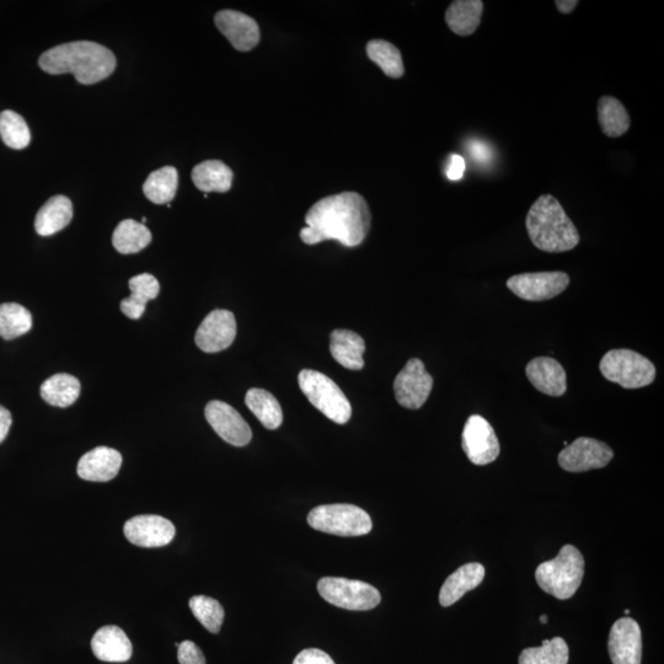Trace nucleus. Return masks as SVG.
<instances>
[{
	"label": "nucleus",
	"mask_w": 664,
	"mask_h": 664,
	"mask_svg": "<svg viewBox=\"0 0 664 664\" xmlns=\"http://www.w3.org/2000/svg\"><path fill=\"white\" fill-rule=\"evenodd\" d=\"M301 239L307 245L337 240L347 248L361 245L372 226L368 203L357 192H341L323 198L305 216Z\"/></svg>",
	"instance_id": "obj_1"
},
{
	"label": "nucleus",
	"mask_w": 664,
	"mask_h": 664,
	"mask_svg": "<svg viewBox=\"0 0 664 664\" xmlns=\"http://www.w3.org/2000/svg\"><path fill=\"white\" fill-rule=\"evenodd\" d=\"M42 71L60 76L71 73L80 84L91 85L109 78L116 57L109 48L90 41L69 42L48 50L39 60Z\"/></svg>",
	"instance_id": "obj_2"
},
{
	"label": "nucleus",
	"mask_w": 664,
	"mask_h": 664,
	"mask_svg": "<svg viewBox=\"0 0 664 664\" xmlns=\"http://www.w3.org/2000/svg\"><path fill=\"white\" fill-rule=\"evenodd\" d=\"M527 232L535 248L545 253H566L580 243V233L554 196L543 195L528 212Z\"/></svg>",
	"instance_id": "obj_3"
},
{
	"label": "nucleus",
	"mask_w": 664,
	"mask_h": 664,
	"mask_svg": "<svg viewBox=\"0 0 664 664\" xmlns=\"http://www.w3.org/2000/svg\"><path fill=\"white\" fill-rule=\"evenodd\" d=\"M585 576V559L574 545H565L555 559L543 562L535 580L545 593L566 601L574 597Z\"/></svg>",
	"instance_id": "obj_4"
},
{
	"label": "nucleus",
	"mask_w": 664,
	"mask_h": 664,
	"mask_svg": "<svg viewBox=\"0 0 664 664\" xmlns=\"http://www.w3.org/2000/svg\"><path fill=\"white\" fill-rule=\"evenodd\" d=\"M299 387L310 404L315 406L329 420L345 425L351 419L350 401L334 380L312 369H303L298 376Z\"/></svg>",
	"instance_id": "obj_5"
},
{
	"label": "nucleus",
	"mask_w": 664,
	"mask_h": 664,
	"mask_svg": "<svg viewBox=\"0 0 664 664\" xmlns=\"http://www.w3.org/2000/svg\"><path fill=\"white\" fill-rule=\"evenodd\" d=\"M309 526L319 532L339 537H361L371 533V517L362 508L337 503L314 508L308 516Z\"/></svg>",
	"instance_id": "obj_6"
},
{
	"label": "nucleus",
	"mask_w": 664,
	"mask_h": 664,
	"mask_svg": "<svg viewBox=\"0 0 664 664\" xmlns=\"http://www.w3.org/2000/svg\"><path fill=\"white\" fill-rule=\"evenodd\" d=\"M599 368L605 379L625 389L647 387L656 378V368L649 358L631 350H612L605 353Z\"/></svg>",
	"instance_id": "obj_7"
},
{
	"label": "nucleus",
	"mask_w": 664,
	"mask_h": 664,
	"mask_svg": "<svg viewBox=\"0 0 664 664\" xmlns=\"http://www.w3.org/2000/svg\"><path fill=\"white\" fill-rule=\"evenodd\" d=\"M318 591L326 602L346 610L364 612L376 608L382 596L376 587L366 582L341 577H324L318 583Z\"/></svg>",
	"instance_id": "obj_8"
},
{
	"label": "nucleus",
	"mask_w": 664,
	"mask_h": 664,
	"mask_svg": "<svg viewBox=\"0 0 664 664\" xmlns=\"http://www.w3.org/2000/svg\"><path fill=\"white\" fill-rule=\"evenodd\" d=\"M569 285V275L560 271L522 273L507 281L510 291L528 302L549 301L558 297Z\"/></svg>",
	"instance_id": "obj_9"
},
{
	"label": "nucleus",
	"mask_w": 664,
	"mask_h": 664,
	"mask_svg": "<svg viewBox=\"0 0 664 664\" xmlns=\"http://www.w3.org/2000/svg\"><path fill=\"white\" fill-rule=\"evenodd\" d=\"M433 388V378L425 364L411 358L394 380L395 398L405 409L419 410L425 405Z\"/></svg>",
	"instance_id": "obj_10"
},
{
	"label": "nucleus",
	"mask_w": 664,
	"mask_h": 664,
	"mask_svg": "<svg viewBox=\"0 0 664 664\" xmlns=\"http://www.w3.org/2000/svg\"><path fill=\"white\" fill-rule=\"evenodd\" d=\"M462 447L470 462L475 465L494 463L501 451L494 427L480 415L470 416L465 423Z\"/></svg>",
	"instance_id": "obj_11"
},
{
	"label": "nucleus",
	"mask_w": 664,
	"mask_h": 664,
	"mask_svg": "<svg viewBox=\"0 0 664 664\" xmlns=\"http://www.w3.org/2000/svg\"><path fill=\"white\" fill-rule=\"evenodd\" d=\"M612 448L597 439L577 438L559 454V465L570 473H585L593 469H602L612 462Z\"/></svg>",
	"instance_id": "obj_12"
},
{
	"label": "nucleus",
	"mask_w": 664,
	"mask_h": 664,
	"mask_svg": "<svg viewBox=\"0 0 664 664\" xmlns=\"http://www.w3.org/2000/svg\"><path fill=\"white\" fill-rule=\"evenodd\" d=\"M123 533L133 545L141 548H163L173 542L176 530L169 519L155 514H144L128 519Z\"/></svg>",
	"instance_id": "obj_13"
},
{
	"label": "nucleus",
	"mask_w": 664,
	"mask_h": 664,
	"mask_svg": "<svg viewBox=\"0 0 664 664\" xmlns=\"http://www.w3.org/2000/svg\"><path fill=\"white\" fill-rule=\"evenodd\" d=\"M208 423L217 435L235 447H244L253 438V432L242 415L223 401L213 400L205 410Z\"/></svg>",
	"instance_id": "obj_14"
},
{
	"label": "nucleus",
	"mask_w": 664,
	"mask_h": 664,
	"mask_svg": "<svg viewBox=\"0 0 664 664\" xmlns=\"http://www.w3.org/2000/svg\"><path fill=\"white\" fill-rule=\"evenodd\" d=\"M237 336V321L229 310H213L202 321L195 336L196 345L203 352L217 353L233 344Z\"/></svg>",
	"instance_id": "obj_15"
},
{
	"label": "nucleus",
	"mask_w": 664,
	"mask_h": 664,
	"mask_svg": "<svg viewBox=\"0 0 664 664\" xmlns=\"http://www.w3.org/2000/svg\"><path fill=\"white\" fill-rule=\"evenodd\" d=\"M608 650L613 664H641L640 625L630 618L615 621L609 634Z\"/></svg>",
	"instance_id": "obj_16"
},
{
	"label": "nucleus",
	"mask_w": 664,
	"mask_h": 664,
	"mask_svg": "<svg viewBox=\"0 0 664 664\" xmlns=\"http://www.w3.org/2000/svg\"><path fill=\"white\" fill-rule=\"evenodd\" d=\"M214 23L235 50L248 52L259 45L260 28L249 15L235 12V10H222L217 13Z\"/></svg>",
	"instance_id": "obj_17"
},
{
	"label": "nucleus",
	"mask_w": 664,
	"mask_h": 664,
	"mask_svg": "<svg viewBox=\"0 0 664 664\" xmlns=\"http://www.w3.org/2000/svg\"><path fill=\"white\" fill-rule=\"evenodd\" d=\"M121 465L120 452L109 447H98L80 458L77 471L80 479L93 483H107L116 478Z\"/></svg>",
	"instance_id": "obj_18"
},
{
	"label": "nucleus",
	"mask_w": 664,
	"mask_h": 664,
	"mask_svg": "<svg viewBox=\"0 0 664 664\" xmlns=\"http://www.w3.org/2000/svg\"><path fill=\"white\" fill-rule=\"evenodd\" d=\"M91 651L100 661L122 663L131 660L133 647L125 631L119 626L107 625L91 639Z\"/></svg>",
	"instance_id": "obj_19"
},
{
	"label": "nucleus",
	"mask_w": 664,
	"mask_h": 664,
	"mask_svg": "<svg viewBox=\"0 0 664 664\" xmlns=\"http://www.w3.org/2000/svg\"><path fill=\"white\" fill-rule=\"evenodd\" d=\"M529 382L540 393L562 396L567 390V377L564 367L554 358L537 357L528 363L526 369Z\"/></svg>",
	"instance_id": "obj_20"
},
{
	"label": "nucleus",
	"mask_w": 664,
	"mask_h": 664,
	"mask_svg": "<svg viewBox=\"0 0 664 664\" xmlns=\"http://www.w3.org/2000/svg\"><path fill=\"white\" fill-rule=\"evenodd\" d=\"M485 567L478 562L459 567L449 576L439 592V603L442 607H451L457 603L465 593L473 591L484 581Z\"/></svg>",
	"instance_id": "obj_21"
},
{
	"label": "nucleus",
	"mask_w": 664,
	"mask_h": 664,
	"mask_svg": "<svg viewBox=\"0 0 664 664\" xmlns=\"http://www.w3.org/2000/svg\"><path fill=\"white\" fill-rule=\"evenodd\" d=\"M330 352L334 360L350 371H361L364 367L363 353L366 342L351 330H335L330 336Z\"/></svg>",
	"instance_id": "obj_22"
},
{
	"label": "nucleus",
	"mask_w": 664,
	"mask_h": 664,
	"mask_svg": "<svg viewBox=\"0 0 664 664\" xmlns=\"http://www.w3.org/2000/svg\"><path fill=\"white\" fill-rule=\"evenodd\" d=\"M72 218L73 205L71 200L63 195L52 197L37 213L35 219L36 232L41 237H51V235L66 228L71 223Z\"/></svg>",
	"instance_id": "obj_23"
},
{
	"label": "nucleus",
	"mask_w": 664,
	"mask_h": 664,
	"mask_svg": "<svg viewBox=\"0 0 664 664\" xmlns=\"http://www.w3.org/2000/svg\"><path fill=\"white\" fill-rule=\"evenodd\" d=\"M483 12L481 0H455L446 12L448 28L459 36L473 35L479 28Z\"/></svg>",
	"instance_id": "obj_24"
},
{
	"label": "nucleus",
	"mask_w": 664,
	"mask_h": 664,
	"mask_svg": "<svg viewBox=\"0 0 664 664\" xmlns=\"http://www.w3.org/2000/svg\"><path fill=\"white\" fill-rule=\"evenodd\" d=\"M233 171L219 160H206L192 170V181L202 192H219L224 194L232 189Z\"/></svg>",
	"instance_id": "obj_25"
},
{
	"label": "nucleus",
	"mask_w": 664,
	"mask_h": 664,
	"mask_svg": "<svg viewBox=\"0 0 664 664\" xmlns=\"http://www.w3.org/2000/svg\"><path fill=\"white\" fill-rule=\"evenodd\" d=\"M131 297L121 302V312L127 318L138 320L144 314L146 305L158 297L160 286L157 278L149 273L135 276L130 280Z\"/></svg>",
	"instance_id": "obj_26"
},
{
	"label": "nucleus",
	"mask_w": 664,
	"mask_h": 664,
	"mask_svg": "<svg viewBox=\"0 0 664 664\" xmlns=\"http://www.w3.org/2000/svg\"><path fill=\"white\" fill-rule=\"evenodd\" d=\"M152 242V233L143 223L126 219L116 227L112 245L120 254H137Z\"/></svg>",
	"instance_id": "obj_27"
},
{
	"label": "nucleus",
	"mask_w": 664,
	"mask_h": 664,
	"mask_svg": "<svg viewBox=\"0 0 664 664\" xmlns=\"http://www.w3.org/2000/svg\"><path fill=\"white\" fill-rule=\"evenodd\" d=\"M598 120L604 135L610 138L624 136L631 126L628 110L613 96H603L599 100Z\"/></svg>",
	"instance_id": "obj_28"
},
{
	"label": "nucleus",
	"mask_w": 664,
	"mask_h": 664,
	"mask_svg": "<svg viewBox=\"0 0 664 664\" xmlns=\"http://www.w3.org/2000/svg\"><path fill=\"white\" fill-rule=\"evenodd\" d=\"M245 404L267 430H277L283 422V412L275 396L264 389H250Z\"/></svg>",
	"instance_id": "obj_29"
},
{
	"label": "nucleus",
	"mask_w": 664,
	"mask_h": 664,
	"mask_svg": "<svg viewBox=\"0 0 664 664\" xmlns=\"http://www.w3.org/2000/svg\"><path fill=\"white\" fill-rule=\"evenodd\" d=\"M80 395V383L69 374H56L41 385V396L47 404L57 408H68L76 403Z\"/></svg>",
	"instance_id": "obj_30"
},
{
	"label": "nucleus",
	"mask_w": 664,
	"mask_h": 664,
	"mask_svg": "<svg viewBox=\"0 0 664 664\" xmlns=\"http://www.w3.org/2000/svg\"><path fill=\"white\" fill-rule=\"evenodd\" d=\"M179 174L174 166H164L148 176L143 185L144 195L155 205H169L178 191Z\"/></svg>",
	"instance_id": "obj_31"
},
{
	"label": "nucleus",
	"mask_w": 664,
	"mask_h": 664,
	"mask_svg": "<svg viewBox=\"0 0 664 664\" xmlns=\"http://www.w3.org/2000/svg\"><path fill=\"white\" fill-rule=\"evenodd\" d=\"M369 60L382 69L385 76L399 79L404 76L405 68L403 57L398 47L384 40H372L367 45Z\"/></svg>",
	"instance_id": "obj_32"
},
{
	"label": "nucleus",
	"mask_w": 664,
	"mask_h": 664,
	"mask_svg": "<svg viewBox=\"0 0 664 664\" xmlns=\"http://www.w3.org/2000/svg\"><path fill=\"white\" fill-rule=\"evenodd\" d=\"M32 328V315L28 309L18 303L0 305V336L4 340L28 334Z\"/></svg>",
	"instance_id": "obj_33"
},
{
	"label": "nucleus",
	"mask_w": 664,
	"mask_h": 664,
	"mask_svg": "<svg viewBox=\"0 0 664 664\" xmlns=\"http://www.w3.org/2000/svg\"><path fill=\"white\" fill-rule=\"evenodd\" d=\"M570 652L566 641L561 637L545 640L540 647H530L519 656V664H567Z\"/></svg>",
	"instance_id": "obj_34"
},
{
	"label": "nucleus",
	"mask_w": 664,
	"mask_h": 664,
	"mask_svg": "<svg viewBox=\"0 0 664 664\" xmlns=\"http://www.w3.org/2000/svg\"><path fill=\"white\" fill-rule=\"evenodd\" d=\"M0 137L9 148L24 149L29 146L31 133L25 120L14 111H3L0 114Z\"/></svg>",
	"instance_id": "obj_35"
},
{
	"label": "nucleus",
	"mask_w": 664,
	"mask_h": 664,
	"mask_svg": "<svg viewBox=\"0 0 664 664\" xmlns=\"http://www.w3.org/2000/svg\"><path fill=\"white\" fill-rule=\"evenodd\" d=\"M190 609L195 618L205 626L212 634L221 631L224 617V609L216 599L206 596H196L190 599Z\"/></svg>",
	"instance_id": "obj_36"
},
{
	"label": "nucleus",
	"mask_w": 664,
	"mask_h": 664,
	"mask_svg": "<svg viewBox=\"0 0 664 664\" xmlns=\"http://www.w3.org/2000/svg\"><path fill=\"white\" fill-rule=\"evenodd\" d=\"M178 660L180 664H206L205 655L195 642L186 640L178 647Z\"/></svg>",
	"instance_id": "obj_37"
},
{
	"label": "nucleus",
	"mask_w": 664,
	"mask_h": 664,
	"mask_svg": "<svg viewBox=\"0 0 664 664\" xmlns=\"http://www.w3.org/2000/svg\"><path fill=\"white\" fill-rule=\"evenodd\" d=\"M293 664H336L328 653L318 649L304 650L296 657Z\"/></svg>",
	"instance_id": "obj_38"
},
{
	"label": "nucleus",
	"mask_w": 664,
	"mask_h": 664,
	"mask_svg": "<svg viewBox=\"0 0 664 664\" xmlns=\"http://www.w3.org/2000/svg\"><path fill=\"white\" fill-rule=\"evenodd\" d=\"M465 171V162L458 154L451 155L447 165V176L449 180L458 181L463 178Z\"/></svg>",
	"instance_id": "obj_39"
},
{
	"label": "nucleus",
	"mask_w": 664,
	"mask_h": 664,
	"mask_svg": "<svg viewBox=\"0 0 664 664\" xmlns=\"http://www.w3.org/2000/svg\"><path fill=\"white\" fill-rule=\"evenodd\" d=\"M13 417L9 410L0 406V443L7 438L10 427H12Z\"/></svg>",
	"instance_id": "obj_40"
},
{
	"label": "nucleus",
	"mask_w": 664,
	"mask_h": 664,
	"mask_svg": "<svg viewBox=\"0 0 664 664\" xmlns=\"http://www.w3.org/2000/svg\"><path fill=\"white\" fill-rule=\"evenodd\" d=\"M580 4L577 0H556V8L559 9V12L562 14H570L574 12L577 5Z\"/></svg>",
	"instance_id": "obj_41"
},
{
	"label": "nucleus",
	"mask_w": 664,
	"mask_h": 664,
	"mask_svg": "<svg viewBox=\"0 0 664 664\" xmlns=\"http://www.w3.org/2000/svg\"><path fill=\"white\" fill-rule=\"evenodd\" d=\"M540 621H542L543 624H546L548 623V617H546V615H543V617L540 618Z\"/></svg>",
	"instance_id": "obj_42"
},
{
	"label": "nucleus",
	"mask_w": 664,
	"mask_h": 664,
	"mask_svg": "<svg viewBox=\"0 0 664 664\" xmlns=\"http://www.w3.org/2000/svg\"><path fill=\"white\" fill-rule=\"evenodd\" d=\"M629 614H630V610H629V609H626V610H625V615H629Z\"/></svg>",
	"instance_id": "obj_43"
}]
</instances>
